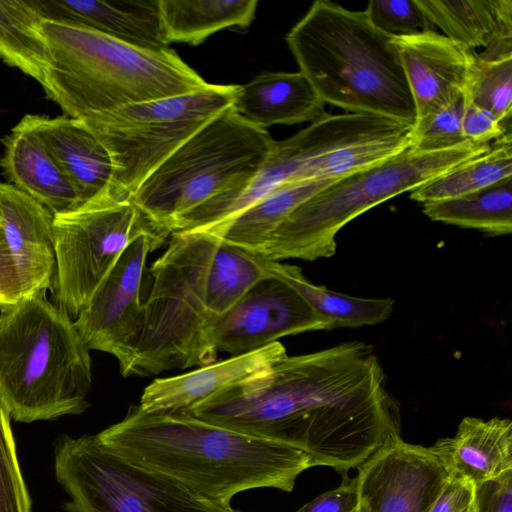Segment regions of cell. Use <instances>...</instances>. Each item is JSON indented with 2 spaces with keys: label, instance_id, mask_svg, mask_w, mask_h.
Masks as SVG:
<instances>
[{
  "label": "cell",
  "instance_id": "cell-5",
  "mask_svg": "<svg viewBox=\"0 0 512 512\" xmlns=\"http://www.w3.org/2000/svg\"><path fill=\"white\" fill-rule=\"evenodd\" d=\"M91 386L90 349L46 290L0 306V398L12 419L79 415Z\"/></svg>",
  "mask_w": 512,
  "mask_h": 512
},
{
  "label": "cell",
  "instance_id": "cell-20",
  "mask_svg": "<svg viewBox=\"0 0 512 512\" xmlns=\"http://www.w3.org/2000/svg\"><path fill=\"white\" fill-rule=\"evenodd\" d=\"M45 19L81 25L142 48H169L159 0H34Z\"/></svg>",
  "mask_w": 512,
  "mask_h": 512
},
{
  "label": "cell",
  "instance_id": "cell-22",
  "mask_svg": "<svg viewBox=\"0 0 512 512\" xmlns=\"http://www.w3.org/2000/svg\"><path fill=\"white\" fill-rule=\"evenodd\" d=\"M429 449L449 476L476 485L512 469V422L465 417L454 437L439 439Z\"/></svg>",
  "mask_w": 512,
  "mask_h": 512
},
{
  "label": "cell",
  "instance_id": "cell-24",
  "mask_svg": "<svg viewBox=\"0 0 512 512\" xmlns=\"http://www.w3.org/2000/svg\"><path fill=\"white\" fill-rule=\"evenodd\" d=\"M433 26L482 59L512 54L511 0H416Z\"/></svg>",
  "mask_w": 512,
  "mask_h": 512
},
{
  "label": "cell",
  "instance_id": "cell-2",
  "mask_svg": "<svg viewBox=\"0 0 512 512\" xmlns=\"http://www.w3.org/2000/svg\"><path fill=\"white\" fill-rule=\"evenodd\" d=\"M127 460L160 473L197 497L231 507L241 491L291 492L312 467L299 449L243 433L185 412L147 413L131 405L126 416L96 434Z\"/></svg>",
  "mask_w": 512,
  "mask_h": 512
},
{
  "label": "cell",
  "instance_id": "cell-30",
  "mask_svg": "<svg viewBox=\"0 0 512 512\" xmlns=\"http://www.w3.org/2000/svg\"><path fill=\"white\" fill-rule=\"evenodd\" d=\"M433 221L472 228L492 236L512 231V178L458 198L423 204Z\"/></svg>",
  "mask_w": 512,
  "mask_h": 512
},
{
  "label": "cell",
  "instance_id": "cell-3",
  "mask_svg": "<svg viewBox=\"0 0 512 512\" xmlns=\"http://www.w3.org/2000/svg\"><path fill=\"white\" fill-rule=\"evenodd\" d=\"M394 37L365 11L317 0L285 39L325 104L414 127L415 105Z\"/></svg>",
  "mask_w": 512,
  "mask_h": 512
},
{
  "label": "cell",
  "instance_id": "cell-41",
  "mask_svg": "<svg viewBox=\"0 0 512 512\" xmlns=\"http://www.w3.org/2000/svg\"><path fill=\"white\" fill-rule=\"evenodd\" d=\"M463 512H474V506L473 503Z\"/></svg>",
  "mask_w": 512,
  "mask_h": 512
},
{
  "label": "cell",
  "instance_id": "cell-38",
  "mask_svg": "<svg viewBox=\"0 0 512 512\" xmlns=\"http://www.w3.org/2000/svg\"><path fill=\"white\" fill-rule=\"evenodd\" d=\"M358 503L356 480L346 476L339 487L319 495L295 512H357Z\"/></svg>",
  "mask_w": 512,
  "mask_h": 512
},
{
  "label": "cell",
  "instance_id": "cell-34",
  "mask_svg": "<svg viewBox=\"0 0 512 512\" xmlns=\"http://www.w3.org/2000/svg\"><path fill=\"white\" fill-rule=\"evenodd\" d=\"M465 97H460L420 120L413 129L410 146L419 152H438L469 142L462 131Z\"/></svg>",
  "mask_w": 512,
  "mask_h": 512
},
{
  "label": "cell",
  "instance_id": "cell-12",
  "mask_svg": "<svg viewBox=\"0 0 512 512\" xmlns=\"http://www.w3.org/2000/svg\"><path fill=\"white\" fill-rule=\"evenodd\" d=\"M152 230L162 229L130 198L111 191L54 215L56 267L51 291L58 306L75 319L126 247L138 235Z\"/></svg>",
  "mask_w": 512,
  "mask_h": 512
},
{
  "label": "cell",
  "instance_id": "cell-21",
  "mask_svg": "<svg viewBox=\"0 0 512 512\" xmlns=\"http://www.w3.org/2000/svg\"><path fill=\"white\" fill-rule=\"evenodd\" d=\"M3 144L0 166L9 184L53 215L81 205L74 187L24 117L3 139Z\"/></svg>",
  "mask_w": 512,
  "mask_h": 512
},
{
  "label": "cell",
  "instance_id": "cell-40",
  "mask_svg": "<svg viewBox=\"0 0 512 512\" xmlns=\"http://www.w3.org/2000/svg\"><path fill=\"white\" fill-rule=\"evenodd\" d=\"M26 296L17 266L0 229V306Z\"/></svg>",
  "mask_w": 512,
  "mask_h": 512
},
{
  "label": "cell",
  "instance_id": "cell-33",
  "mask_svg": "<svg viewBox=\"0 0 512 512\" xmlns=\"http://www.w3.org/2000/svg\"><path fill=\"white\" fill-rule=\"evenodd\" d=\"M10 420L0 398V512H32V499L20 468Z\"/></svg>",
  "mask_w": 512,
  "mask_h": 512
},
{
  "label": "cell",
  "instance_id": "cell-36",
  "mask_svg": "<svg viewBox=\"0 0 512 512\" xmlns=\"http://www.w3.org/2000/svg\"><path fill=\"white\" fill-rule=\"evenodd\" d=\"M462 131L468 141L492 144L511 134V127L503 125L488 111L465 100Z\"/></svg>",
  "mask_w": 512,
  "mask_h": 512
},
{
  "label": "cell",
  "instance_id": "cell-26",
  "mask_svg": "<svg viewBox=\"0 0 512 512\" xmlns=\"http://www.w3.org/2000/svg\"><path fill=\"white\" fill-rule=\"evenodd\" d=\"M337 180L309 179L283 184L246 208L214 235L256 254L289 214Z\"/></svg>",
  "mask_w": 512,
  "mask_h": 512
},
{
  "label": "cell",
  "instance_id": "cell-39",
  "mask_svg": "<svg viewBox=\"0 0 512 512\" xmlns=\"http://www.w3.org/2000/svg\"><path fill=\"white\" fill-rule=\"evenodd\" d=\"M474 489L475 485L470 481L448 475L424 512H463L474 501Z\"/></svg>",
  "mask_w": 512,
  "mask_h": 512
},
{
  "label": "cell",
  "instance_id": "cell-11",
  "mask_svg": "<svg viewBox=\"0 0 512 512\" xmlns=\"http://www.w3.org/2000/svg\"><path fill=\"white\" fill-rule=\"evenodd\" d=\"M408 124L366 114L325 113L293 136L275 141L268 158L244 188L213 198L180 216L176 231L216 234L238 214L273 189L290 182L328 179L322 176L325 155L337 148L379 138Z\"/></svg>",
  "mask_w": 512,
  "mask_h": 512
},
{
  "label": "cell",
  "instance_id": "cell-14",
  "mask_svg": "<svg viewBox=\"0 0 512 512\" xmlns=\"http://www.w3.org/2000/svg\"><path fill=\"white\" fill-rule=\"evenodd\" d=\"M330 329L293 287L270 274L216 320L213 341L217 353L233 357L284 336Z\"/></svg>",
  "mask_w": 512,
  "mask_h": 512
},
{
  "label": "cell",
  "instance_id": "cell-31",
  "mask_svg": "<svg viewBox=\"0 0 512 512\" xmlns=\"http://www.w3.org/2000/svg\"><path fill=\"white\" fill-rule=\"evenodd\" d=\"M257 254L221 239L208 274V307L219 318L231 309L258 281L269 276Z\"/></svg>",
  "mask_w": 512,
  "mask_h": 512
},
{
  "label": "cell",
  "instance_id": "cell-17",
  "mask_svg": "<svg viewBox=\"0 0 512 512\" xmlns=\"http://www.w3.org/2000/svg\"><path fill=\"white\" fill-rule=\"evenodd\" d=\"M286 356V348L277 341L187 373L156 379L146 386L138 406L147 413L186 411L223 389L267 372Z\"/></svg>",
  "mask_w": 512,
  "mask_h": 512
},
{
  "label": "cell",
  "instance_id": "cell-32",
  "mask_svg": "<svg viewBox=\"0 0 512 512\" xmlns=\"http://www.w3.org/2000/svg\"><path fill=\"white\" fill-rule=\"evenodd\" d=\"M465 100L511 127L512 54L476 61L464 94Z\"/></svg>",
  "mask_w": 512,
  "mask_h": 512
},
{
  "label": "cell",
  "instance_id": "cell-8",
  "mask_svg": "<svg viewBox=\"0 0 512 512\" xmlns=\"http://www.w3.org/2000/svg\"><path fill=\"white\" fill-rule=\"evenodd\" d=\"M274 144L267 130L249 124L229 108L159 165L131 200L156 227L171 234L180 216L247 186Z\"/></svg>",
  "mask_w": 512,
  "mask_h": 512
},
{
  "label": "cell",
  "instance_id": "cell-23",
  "mask_svg": "<svg viewBox=\"0 0 512 512\" xmlns=\"http://www.w3.org/2000/svg\"><path fill=\"white\" fill-rule=\"evenodd\" d=\"M231 108L249 124L265 129L275 124L313 122L325 103L300 72H264L238 85Z\"/></svg>",
  "mask_w": 512,
  "mask_h": 512
},
{
  "label": "cell",
  "instance_id": "cell-28",
  "mask_svg": "<svg viewBox=\"0 0 512 512\" xmlns=\"http://www.w3.org/2000/svg\"><path fill=\"white\" fill-rule=\"evenodd\" d=\"M34 0H0V58L44 84L50 57Z\"/></svg>",
  "mask_w": 512,
  "mask_h": 512
},
{
  "label": "cell",
  "instance_id": "cell-7",
  "mask_svg": "<svg viewBox=\"0 0 512 512\" xmlns=\"http://www.w3.org/2000/svg\"><path fill=\"white\" fill-rule=\"evenodd\" d=\"M491 146L469 141L438 152H419L408 146L307 199L278 226L257 255L273 261L329 258L336 252L337 233L348 222L487 152Z\"/></svg>",
  "mask_w": 512,
  "mask_h": 512
},
{
  "label": "cell",
  "instance_id": "cell-25",
  "mask_svg": "<svg viewBox=\"0 0 512 512\" xmlns=\"http://www.w3.org/2000/svg\"><path fill=\"white\" fill-rule=\"evenodd\" d=\"M257 0H159L166 43L193 46L224 29H245L254 20Z\"/></svg>",
  "mask_w": 512,
  "mask_h": 512
},
{
  "label": "cell",
  "instance_id": "cell-10",
  "mask_svg": "<svg viewBox=\"0 0 512 512\" xmlns=\"http://www.w3.org/2000/svg\"><path fill=\"white\" fill-rule=\"evenodd\" d=\"M53 455L68 512H241L201 499L176 481L127 460L96 434H62Z\"/></svg>",
  "mask_w": 512,
  "mask_h": 512
},
{
  "label": "cell",
  "instance_id": "cell-35",
  "mask_svg": "<svg viewBox=\"0 0 512 512\" xmlns=\"http://www.w3.org/2000/svg\"><path fill=\"white\" fill-rule=\"evenodd\" d=\"M364 11L376 28L392 36L433 30L416 0H371Z\"/></svg>",
  "mask_w": 512,
  "mask_h": 512
},
{
  "label": "cell",
  "instance_id": "cell-1",
  "mask_svg": "<svg viewBox=\"0 0 512 512\" xmlns=\"http://www.w3.org/2000/svg\"><path fill=\"white\" fill-rule=\"evenodd\" d=\"M183 412L287 444L304 452L312 467L341 473L400 435L399 405L373 346L362 341L287 355Z\"/></svg>",
  "mask_w": 512,
  "mask_h": 512
},
{
  "label": "cell",
  "instance_id": "cell-37",
  "mask_svg": "<svg viewBox=\"0 0 512 512\" xmlns=\"http://www.w3.org/2000/svg\"><path fill=\"white\" fill-rule=\"evenodd\" d=\"M474 512H512V469L475 485Z\"/></svg>",
  "mask_w": 512,
  "mask_h": 512
},
{
  "label": "cell",
  "instance_id": "cell-42",
  "mask_svg": "<svg viewBox=\"0 0 512 512\" xmlns=\"http://www.w3.org/2000/svg\"><path fill=\"white\" fill-rule=\"evenodd\" d=\"M357 512H358V510H357Z\"/></svg>",
  "mask_w": 512,
  "mask_h": 512
},
{
  "label": "cell",
  "instance_id": "cell-4",
  "mask_svg": "<svg viewBox=\"0 0 512 512\" xmlns=\"http://www.w3.org/2000/svg\"><path fill=\"white\" fill-rule=\"evenodd\" d=\"M43 32L50 57L43 90L72 118L207 85L170 48H142L81 25L48 19Z\"/></svg>",
  "mask_w": 512,
  "mask_h": 512
},
{
  "label": "cell",
  "instance_id": "cell-16",
  "mask_svg": "<svg viewBox=\"0 0 512 512\" xmlns=\"http://www.w3.org/2000/svg\"><path fill=\"white\" fill-rule=\"evenodd\" d=\"M393 43L413 97L416 122L464 96L476 61L473 50L434 30L395 36Z\"/></svg>",
  "mask_w": 512,
  "mask_h": 512
},
{
  "label": "cell",
  "instance_id": "cell-6",
  "mask_svg": "<svg viewBox=\"0 0 512 512\" xmlns=\"http://www.w3.org/2000/svg\"><path fill=\"white\" fill-rule=\"evenodd\" d=\"M152 264L143 301L141 332L124 377L151 376L214 363L215 318L208 308V274L221 238L205 231H176Z\"/></svg>",
  "mask_w": 512,
  "mask_h": 512
},
{
  "label": "cell",
  "instance_id": "cell-29",
  "mask_svg": "<svg viewBox=\"0 0 512 512\" xmlns=\"http://www.w3.org/2000/svg\"><path fill=\"white\" fill-rule=\"evenodd\" d=\"M512 178L511 134L491 148L410 191V198L427 204L471 194Z\"/></svg>",
  "mask_w": 512,
  "mask_h": 512
},
{
  "label": "cell",
  "instance_id": "cell-27",
  "mask_svg": "<svg viewBox=\"0 0 512 512\" xmlns=\"http://www.w3.org/2000/svg\"><path fill=\"white\" fill-rule=\"evenodd\" d=\"M262 259L267 272L293 287L331 329L379 324L393 312L394 301L391 298H360L341 294L311 283L296 265Z\"/></svg>",
  "mask_w": 512,
  "mask_h": 512
},
{
  "label": "cell",
  "instance_id": "cell-18",
  "mask_svg": "<svg viewBox=\"0 0 512 512\" xmlns=\"http://www.w3.org/2000/svg\"><path fill=\"white\" fill-rule=\"evenodd\" d=\"M54 215L9 183H0V229L20 274L26 296L52 288Z\"/></svg>",
  "mask_w": 512,
  "mask_h": 512
},
{
  "label": "cell",
  "instance_id": "cell-13",
  "mask_svg": "<svg viewBox=\"0 0 512 512\" xmlns=\"http://www.w3.org/2000/svg\"><path fill=\"white\" fill-rule=\"evenodd\" d=\"M169 235L152 230L135 237L74 319L88 348L113 355L120 372L128 365L141 332V285L147 257Z\"/></svg>",
  "mask_w": 512,
  "mask_h": 512
},
{
  "label": "cell",
  "instance_id": "cell-15",
  "mask_svg": "<svg viewBox=\"0 0 512 512\" xmlns=\"http://www.w3.org/2000/svg\"><path fill=\"white\" fill-rule=\"evenodd\" d=\"M358 468V512H424L448 474L429 447L392 436Z\"/></svg>",
  "mask_w": 512,
  "mask_h": 512
},
{
  "label": "cell",
  "instance_id": "cell-9",
  "mask_svg": "<svg viewBox=\"0 0 512 512\" xmlns=\"http://www.w3.org/2000/svg\"><path fill=\"white\" fill-rule=\"evenodd\" d=\"M237 88L207 83L190 93L129 104L80 119L110 154L111 192L131 199L171 154L231 108Z\"/></svg>",
  "mask_w": 512,
  "mask_h": 512
},
{
  "label": "cell",
  "instance_id": "cell-19",
  "mask_svg": "<svg viewBox=\"0 0 512 512\" xmlns=\"http://www.w3.org/2000/svg\"><path fill=\"white\" fill-rule=\"evenodd\" d=\"M24 118L74 187L81 204L111 191L110 154L82 120L66 115L28 114Z\"/></svg>",
  "mask_w": 512,
  "mask_h": 512
}]
</instances>
